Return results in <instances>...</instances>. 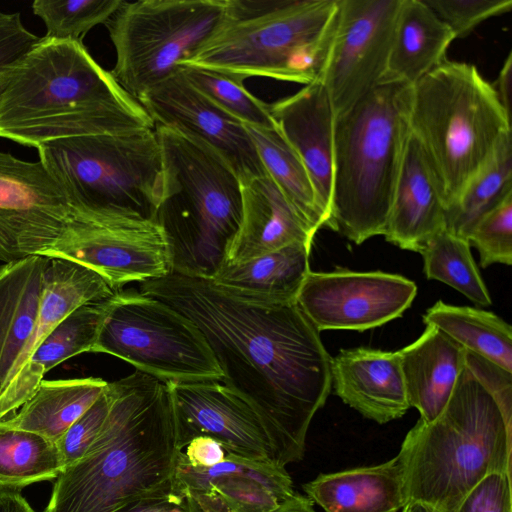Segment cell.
<instances>
[{
  "mask_svg": "<svg viewBox=\"0 0 512 512\" xmlns=\"http://www.w3.org/2000/svg\"><path fill=\"white\" fill-rule=\"evenodd\" d=\"M455 39L423 0H401L384 80L414 85L447 59Z\"/></svg>",
  "mask_w": 512,
  "mask_h": 512,
  "instance_id": "27",
  "label": "cell"
},
{
  "mask_svg": "<svg viewBox=\"0 0 512 512\" xmlns=\"http://www.w3.org/2000/svg\"><path fill=\"white\" fill-rule=\"evenodd\" d=\"M80 212L40 160L0 151V261L65 258L77 242Z\"/></svg>",
  "mask_w": 512,
  "mask_h": 512,
  "instance_id": "12",
  "label": "cell"
},
{
  "mask_svg": "<svg viewBox=\"0 0 512 512\" xmlns=\"http://www.w3.org/2000/svg\"><path fill=\"white\" fill-rule=\"evenodd\" d=\"M110 298L79 306L46 336L0 393V420L15 413L32 396L50 369L92 351Z\"/></svg>",
  "mask_w": 512,
  "mask_h": 512,
  "instance_id": "23",
  "label": "cell"
},
{
  "mask_svg": "<svg viewBox=\"0 0 512 512\" xmlns=\"http://www.w3.org/2000/svg\"><path fill=\"white\" fill-rule=\"evenodd\" d=\"M108 382L87 377L42 380L32 396L0 427L23 430L57 442L98 399Z\"/></svg>",
  "mask_w": 512,
  "mask_h": 512,
  "instance_id": "28",
  "label": "cell"
},
{
  "mask_svg": "<svg viewBox=\"0 0 512 512\" xmlns=\"http://www.w3.org/2000/svg\"><path fill=\"white\" fill-rule=\"evenodd\" d=\"M172 484L206 512H271L298 494L285 466L230 453L212 467L199 468L177 452Z\"/></svg>",
  "mask_w": 512,
  "mask_h": 512,
  "instance_id": "17",
  "label": "cell"
},
{
  "mask_svg": "<svg viewBox=\"0 0 512 512\" xmlns=\"http://www.w3.org/2000/svg\"><path fill=\"white\" fill-rule=\"evenodd\" d=\"M402 512H437L430 506L420 502H408Z\"/></svg>",
  "mask_w": 512,
  "mask_h": 512,
  "instance_id": "47",
  "label": "cell"
},
{
  "mask_svg": "<svg viewBox=\"0 0 512 512\" xmlns=\"http://www.w3.org/2000/svg\"><path fill=\"white\" fill-rule=\"evenodd\" d=\"M49 260L33 255L0 266V393L37 321Z\"/></svg>",
  "mask_w": 512,
  "mask_h": 512,
  "instance_id": "25",
  "label": "cell"
},
{
  "mask_svg": "<svg viewBox=\"0 0 512 512\" xmlns=\"http://www.w3.org/2000/svg\"><path fill=\"white\" fill-rule=\"evenodd\" d=\"M427 279L445 283L480 306L492 303L467 239L443 228L420 251Z\"/></svg>",
  "mask_w": 512,
  "mask_h": 512,
  "instance_id": "33",
  "label": "cell"
},
{
  "mask_svg": "<svg viewBox=\"0 0 512 512\" xmlns=\"http://www.w3.org/2000/svg\"><path fill=\"white\" fill-rule=\"evenodd\" d=\"M269 112L305 165L327 222L332 198L335 113L325 86L321 82L305 85L269 104Z\"/></svg>",
  "mask_w": 512,
  "mask_h": 512,
  "instance_id": "18",
  "label": "cell"
},
{
  "mask_svg": "<svg viewBox=\"0 0 512 512\" xmlns=\"http://www.w3.org/2000/svg\"><path fill=\"white\" fill-rule=\"evenodd\" d=\"M64 464L56 442L36 433L0 427V491L55 480Z\"/></svg>",
  "mask_w": 512,
  "mask_h": 512,
  "instance_id": "32",
  "label": "cell"
},
{
  "mask_svg": "<svg viewBox=\"0 0 512 512\" xmlns=\"http://www.w3.org/2000/svg\"><path fill=\"white\" fill-rule=\"evenodd\" d=\"M410 407L430 422L444 409L465 367L466 350L433 326L398 351Z\"/></svg>",
  "mask_w": 512,
  "mask_h": 512,
  "instance_id": "22",
  "label": "cell"
},
{
  "mask_svg": "<svg viewBox=\"0 0 512 512\" xmlns=\"http://www.w3.org/2000/svg\"><path fill=\"white\" fill-rule=\"evenodd\" d=\"M122 0H35L32 11L46 27L45 37L82 42L95 26L118 10Z\"/></svg>",
  "mask_w": 512,
  "mask_h": 512,
  "instance_id": "35",
  "label": "cell"
},
{
  "mask_svg": "<svg viewBox=\"0 0 512 512\" xmlns=\"http://www.w3.org/2000/svg\"><path fill=\"white\" fill-rule=\"evenodd\" d=\"M242 216L223 263L239 264L293 244L312 247L315 233L268 175L241 182Z\"/></svg>",
  "mask_w": 512,
  "mask_h": 512,
  "instance_id": "20",
  "label": "cell"
},
{
  "mask_svg": "<svg viewBox=\"0 0 512 512\" xmlns=\"http://www.w3.org/2000/svg\"><path fill=\"white\" fill-rule=\"evenodd\" d=\"M178 453L186 463L199 468L212 467L224 461L228 455L227 450L220 442L207 436L193 438Z\"/></svg>",
  "mask_w": 512,
  "mask_h": 512,
  "instance_id": "43",
  "label": "cell"
},
{
  "mask_svg": "<svg viewBox=\"0 0 512 512\" xmlns=\"http://www.w3.org/2000/svg\"><path fill=\"white\" fill-rule=\"evenodd\" d=\"M167 383L178 451L193 438L207 436L220 442L230 454L251 460L275 461L273 443L264 419L237 392L221 381Z\"/></svg>",
  "mask_w": 512,
  "mask_h": 512,
  "instance_id": "15",
  "label": "cell"
},
{
  "mask_svg": "<svg viewBox=\"0 0 512 512\" xmlns=\"http://www.w3.org/2000/svg\"><path fill=\"white\" fill-rule=\"evenodd\" d=\"M108 385L104 425L55 479L43 512H119L171 488L178 450L168 383L136 370Z\"/></svg>",
  "mask_w": 512,
  "mask_h": 512,
  "instance_id": "3",
  "label": "cell"
},
{
  "mask_svg": "<svg viewBox=\"0 0 512 512\" xmlns=\"http://www.w3.org/2000/svg\"><path fill=\"white\" fill-rule=\"evenodd\" d=\"M271 512H316V510L309 498L298 493L294 498Z\"/></svg>",
  "mask_w": 512,
  "mask_h": 512,
  "instance_id": "46",
  "label": "cell"
},
{
  "mask_svg": "<svg viewBox=\"0 0 512 512\" xmlns=\"http://www.w3.org/2000/svg\"><path fill=\"white\" fill-rule=\"evenodd\" d=\"M37 151L76 211L155 220L164 179L155 127L54 140Z\"/></svg>",
  "mask_w": 512,
  "mask_h": 512,
  "instance_id": "9",
  "label": "cell"
},
{
  "mask_svg": "<svg viewBox=\"0 0 512 512\" xmlns=\"http://www.w3.org/2000/svg\"><path fill=\"white\" fill-rule=\"evenodd\" d=\"M331 380L344 403L379 424L402 417L410 408L398 351L343 349L331 358Z\"/></svg>",
  "mask_w": 512,
  "mask_h": 512,
  "instance_id": "21",
  "label": "cell"
},
{
  "mask_svg": "<svg viewBox=\"0 0 512 512\" xmlns=\"http://www.w3.org/2000/svg\"><path fill=\"white\" fill-rule=\"evenodd\" d=\"M0 512H35L20 492L0 491Z\"/></svg>",
  "mask_w": 512,
  "mask_h": 512,
  "instance_id": "45",
  "label": "cell"
},
{
  "mask_svg": "<svg viewBox=\"0 0 512 512\" xmlns=\"http://www.w3.org/2000/svg\"><path fill=\"white\" fill-rule=\"evenodd\" d=\"M258 156L285 197L314 232L325 226L326 217L317 201L310 176L301 158L279 129L244 124Z\"/></svg>",
  "mask_w": 512,
  "mask_h": 512,
  "instance_id": "30",
  "label": "cell"
},
{
  "mask_svg": "<svg viewBox=\"0 0 512 512\" xmlns=\"http://www.w3.org/2000/svg\"><path fill=\"white\" fill-rule=\"evenodd\" d=\"M225 6L226 0L123 1L105 22L116 53L111 74L138 101L198 50Z\"/></svg>",
  "mask_w": 512,
  "mask_h": 512,
  "instance_id": "10",
  "label": "cell"
},
{
  "mask_svg": "<svg viewBox=\"0 0 512 512\" xmlns=\"http://www.w3.org/2000/svg\"><path fill=\"white\" fill-rule=\"evenodd\" d=\"M155 124L82 42L39 38L0 69V138L38 148Z\"/></svg>",
  "mask_w": 512,
  "mask_h": 512,
  "instance_id": "2",
  "label": "cell"
},
{
  "mask_svg": "<svg viewBox=\"0 0 512 512\" xmlns=\"http://www.w3.org/2000/svg\"><path fill=\"white\" fill-rule=\"evenodd\" d=\"M423 322L466 351L512 373V328L493 312L439 300L426 310Z\"/></svg>",
  "mask_w": 512,
  "mask_h": 512,
  "instance_id": "29",
  "label": "cell"
},
{
  "mask_svg": "<svg viewBox=\"0 0 512 512\" xmlns=\"http://www.w3.org/2000/svg\"><path fill=\"white\" fill-rule=\"evenodd\" d=\"M38 39L25 27L20 13L0 11V69L24 54Z\"/></svg>",
  "mask_w": 512,
  "mask_h": 512,
  "instance_id": "41",
  "label": "cell"
},
{
  "mask_svg": "<svg viewBox=\"0 0 512 512\" xmlns=\"http://www.w3.org/2000/svg\"><path fill=\"white\" fill-rule=\"evenodd\" d=\"M512 195V133L506 134L488 162L468 182L457 201L446 209L445 228L468 240L474 226Z\"/></svg>",
  "mask_w": 512,
  "mask_h": 512,
  "instance_id": "31",
  "label": "cell"
},
{
  "mask_svg": "<svg viewBox=\"0 0 512 512\" xmlns=\"http://www.w3.org/2000/svg\"><path fill=\"white\" fill-rule=\"evenodd\" d=\"M338 0H226L208 39L181 65L241 83L267 77L304 85L319 82L333 34L324 30Z\"/></svg>",
  "mask_w": 512,
  "mask_h": 512,
  "instance_id": "6",
  "label": "cell"
},
{
  "mask_svg": "<svg viewBox=\"0 0 512 512\" xmlns=\"http://www.w3.org/2000/svg\"><path fill=\"white\" fill-rule=\"evenodd\" d=\"M416 294V284L401 275L339 268L310 271L296 304L319 332L365 331L401 317Z\"/></svg>",
  "mask_w": 512,
  "mask_h": 512,
  "instance_id": "14",
  "label": "cell"
},
{
  "mask_svg": "<svg viewBox=\"0 0 512 512\" xmlns=\"http://www.w3.org/2000/svg\"><path fill=\"white\" fill-rule=\"evenodd\" d=\"M445 212L442 185L425 149L411 132L383 236L401 249L420 253L426 242L445 228Z\"/></svg>",
  "mask_w": 512,
  "mask_h": 512,
  "instance_id": "19",
  "label": "cell"
},
{
  "mask_svg": "<svg viewBox=\"0 0 512 512\" xmlns=\"http://www.w3.org/2000/svg\"><path fill=\"white\" fill-rule=\"evenodd\" d=\"M509 425L492 395L464 367L441 413L418 420L397 454L407 503L455 512L466 494L492 473L511 474Z\"/></svg>",
  "mask_w": 512,
  "mask_h": 512,
  "instance_id": "4",
  "label": "cell"
},
{
  "mask_svg": "<svg viewBox=\"0 0 512 512\" xmlns=\"http://www.w3.org/2000/svg\"><path fill=\"white\" fill-rule=\"evenodd\" d=\"M119 512H206L188 493L171 488L141 498Z\"/></svg>",
  "mask_w": 512,
  "mask_h": 512,
  "instance_id": "42",
  "label": "cell"
},
{
  "mask_svg": "<svg viewBox=\"0 0 512 512\" xmlns=\"http://www.w3.org/2000/svg\"><path fill=\"white\" fill-rule=\"evenodd\" d=\"M512 55L508 54L494 83H491L503 109L511 117Z\"/></svg>",
  "mask_w": 512,
  "mask_h": 512,
  "instance_id": "44",
  "label": "cell"
},
{
  "mask_svg": "<svg viewBox=\"0 0 512 512\" xmlns=\"http://www.w3.org/2000/svg\"><path fill=\"white\" fill-rule=\"evenodd\" d=\"M180 71L188 82L216 106L243 124L275 127L269 104L251 94L244 83L218 72L181 65Z\"/></svg>",
  "mask_w": 512,
  "mask_h": 512,
  "instance_id": "34",
  "label": "cell"
},
{
  "mask_svg": "<svg viewBox=\"0 0 512 512\" xmlns=\"http://www.w3.org/2000/svg\"><path fill=\"white\" fill-rule=\"evenodd\" d=\"M410 129L436 171L447 209L511 132V117L474 65L446 59L412 85Z\"/></svg>",
  "mask_w": 512,
  "mask_h": 512,
  "instance_id": "8",
  "label": "cell"
},
{
  "mask_svg": "<svg viewBox=\"0 0 512 512\" xmlns=\"http://www.w3.org/2000/svg\"><path fill=\"white\" fill-rule=\"evenodd\" d=\"M465 365L492 395L512 426V373L468 351Z\"/></svg>",
  "mask_w": 512,
  "mask_h": 512,
  "instance_id": "40",
  "label": "cell"
},
{
  "mask_svg": "<svg viewBox=\"0 0 512 512\" xmlns=\"http://www.w3.org/2000/svg\"><path fill=\"white\" fill-rule=\"evenodd\" d=\"M455 512H512L511 474L484 477L462 499Z\"/></svg>",
  "mask_w": 512,
  "mask_h": 512,
  "instance_id": "39",
  "label": "cell"
},
{
  "mask_svg": "<svg viewBox=\"0 0 512 512\" xmlns=\"http://www.w3.org/2000/svg\"><path fill=\"white\" fill-rule=\"evenodd\" d=\"M140 293L192 321L223 373V382L264 419L280 465L303 459L315 413L330 393L331 357L296 303L237 298L210 279L170 273L140 283Z\"/></svg>",
  "mask_w": 512,
  "mask_h": 512,
  "instance_id": "1",
  "label": "cell"
},
{
  "mask_svg": "<svg viewBox=\"0 0 512 512\" xmlns=\"http://www.w3.org/2000/svg\"><path fill=\"white\" fill-rule=\"evenodd\" d=\"M412 85L384 80L335 117L333 184L325 226L360 245L384 235L411 133Z\"/></svg>",
  "mask_w": 512,
  "mask_h": 512,
  "instance_id": "5",
  "label": "cell"
},
{
  "mask_svg": "<svg viewBox=\"0 0 512 512\" xmlns=\"http://www.w3.org/2000/svg\"><path fill=\"white\" fill-rule=\"evenodd\" d=\"M303 490L325 512H398L407 504L401 461L320 474Z\"/></svg>",
  "mask_w": 512,
  "mask_h": 512,
  "instance_id": "24",
  "label": "cell"
},
{
  "mask_svg": "<svg viewBox=\"0 0 512 512\" xmlns=\"http://www.w3.org/2000/svg\"><path fill=\"white\" fill-rule=\"evenodd\" d=\"M455 38L468 36L480 23L512 8V0H423Z\"/></svg>",
  "mask_w": 512,
  "mask_h": 512,
  "instance_id": "37",
  "label": "cell"
},
{
  "mask_svg": "<svg viewBox=\"0 0 512 512\" xmlns=\"http://www.w3.org/2000/svg\"><path fill=\"white\" fill-rule=\"evenodd\" d=\"M401 0H338V24L321 83L335 117L383 82Z\"/></svg>",
  "mask_w": 512,
  "mask_h": 512,
  "instance_id": "13",
  "label": "cell"
},
{
  "mask_svg": "<svg viewBox=\"0 0 512 512\" xmlns=\"http://www.w3.org/2000/svg\"><path fill=\"white\" fill-rule=\"evenodd\" d=\"M482 268L512 264V195L483 216L468 236Z\"/></svg>",
  "mask_w": 512,
  "mask_h": 512,
  "instance_id": "36",
  "label": "cell"
},
{
  "mask_svg": "<svg viewBox=\"0 0 512 512\" xmlns=\"http://www.w3.org/2000/svg\"><path fill=\"white\" fill-rule=\"evenodd\" d=\"M138 102L155 125L175 129L213 149L240 182L267 174L244 124L201 94L180 69Z\"/></svg>",
  "mask_w": 512,
  "mask_h": 512,
  "instance_id": "16",
  "label": "cell"
},
{
  "mask_svg": "<svg viewBox=\"0 0 512 512\" xmlns=\"http://www.w3.org/2000/svg\"><path fill=\"white\" fill-rule=\"evenodd\" d=\"M155 131L164 166L155 221L167 239L171 273L211 279L240 226L241 182L204 143L164 126Z\"/></svg>",
  "mask_w": 512,
  "mask_h": 512,
  "instance_id": "7",
  "label": "cell"
},
{
  "mask_svg": "<svg viewBox=\"0 0 512 512\" xmlns=\"http://www.w3.org/2000/svg\"><path fill=\"white\" fill-rule=\"evenodd\" d=\"M91 352L116 356L165 382L223 379L198 327L140 292L119 290L110 298Z\"/></svg>",
  "mask_w": 512,
  "mask_h": 512,
  "instance_id": "11",
  "label": "cell"
},
{
  "mask_svg": "<svg viewBox=\"0 0 512 512\" xmlns=\"http://www.w3.org/2000/svg\"><path fill=\"white\" fill-rule=\"evenodd\" d=\"M311 247L293 244L239 264L223 263L210 279L225 292L255 303H296L311 271Z\"/></svg>",
  "mask_w": 512,
  "mask_h": 512,
  "instance_id": "26",
  "label": "cell"
},
{
  "mask_svg": "<svg viewBox=\"0 0 512 512\" xmlns=\"http://www.w3.org/2000/svg\"><path fill=\"white\" fill-rule=\"evenodd\" d=\"M108 384L98 399L56 442L64 468L84 455L104 425L111 406V393Z\"/></svg>",
  "mask_w": 512,
  "mask_h": 512,
  "instance_id": "38",
  "label": "cell"
}]
</instances>
